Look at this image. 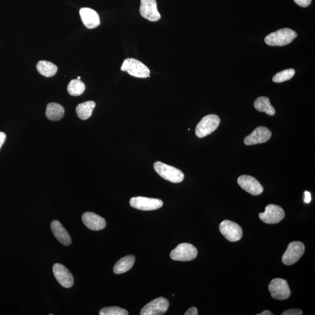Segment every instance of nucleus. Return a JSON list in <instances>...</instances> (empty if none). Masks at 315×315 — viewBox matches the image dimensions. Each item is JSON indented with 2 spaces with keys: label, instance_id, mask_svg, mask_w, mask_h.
<instances>
[{
  "label": "nucleus",
  "instance_id": "6",
  "mask_svg": "<svg viewBox=\"0 0 315 315\" xmlns=\"http://www.w3.org/2000/svg\"><path fill=\"white\" fill-rule=\"evenodd\" d=\"M305 252V245L298 241L290 243L282 257V262L285 265H292L298 262Z\"/></svg>",
  "mask_w": 315,
  "mask_h": 315
},
{
  "label": "nucleus",
  "instance_id": "3",
  "mask_svg": "<svg viewBox=\"0 0 315 315\" xmlns=\"http://www.w3.org/2000/svg\"><path fill=\"white\" fill-rule=\"evenodd\" d=\"M121 70L126 71L130 76L137 78L149 77L150 71L148 67L138 60L128 58L124 61Z\"/></svg>",
  "mask_w": 315,
  "mask_h": 315
},
{
  "label": "nucleus",
  "instance_id": "13",
  "mask_svg": "<svg viewBox=\"0 0 315 315\" xmlns=\"http://www.w3.org/2000/svg\"><path fill=\"white\" fill-rule=\"evenodd\" d=\"M238 184L247 192L253 196H258L263 192V188L255 178L249 175H242L238 179Z\"/></svg>",
  "mask_w": 315,
  "mask_h": 315
},
{
  "label": "nucleus",
  "instance_id": "27",
  "mask_svg": "<svg viewBox=\"0 0 315 315\" xmlns=\"http://www.w3.org/2000/svg\"><path fill=\"white\" fill-rule=\"evenodd\" d=\"M302 310L299 309H291L284 311L281 313L282 315H302Z\"/></svg>",
  "mask_w": 315,
  "mask_h": 315
},
{
  "label": "nucleus",
  "instance_id": "7",
  "mask_svg": "<svg viewBox=\"0 0 315 315\" xmlns=\"http://www.w3.org/2000/svg\"><path fill=\"white\" fill-rule=\"evenodd\" d=\"M268 290L271 296L275 299H287L291 295L287 281L282 278L273 279L268 285Z\"/></svg>",
  "mask_w": 315,
  "mask_h": 315
},
{
  "label": "nucleus",
  "instance_id": "22",
  "mask_svg": "<svg viewBox=\"0 0 315 315\" xmlns=\"http://www.w3.org/2000/svg\"><path fill=\"white\" fill-rule=\"evenodd\" d=\"M96 106L94 101H89L80 103L76 107L77 116L81 120H87L92 115Z\"/></svg>",
  "mask_w": 315,
  "mask_h": 315
},
{
  "label": "nucleus",
  "instance_id": "12",
  "mask_svg": "<svg viewBox=\"0 0 315 315\" xmlns=\"http://www.w3.org/2000/svg\"><path fill=\"white\" fill-rule=\"evenodd\" d=\"M53 272L57 281L63 287L70 288L73 287L74 285L73 275L63 264L60 263L54 264Z\"/></svg>",
  "mask_w": 315,
  "mask_h": 315
},
{
  "label": "nucleus",
  "instance_id": "2",
  "mask_svg": "<svg viewBox=\"0 0 315 315\" xmlns=\"http://www.w3.org/2000/svg\"><path fill=\"white\" fill-rule=\"evenodd\" d=\"M153 168L156 173L164 180L178 184L184 181L185 175L182 172L177 168L161 162H156L153 164Z\"/></svg>",
  "mask_w": 315,
  "mask_h": 315
},
{
  "label": "nucleus",
  "instance_id": "30",
  "mask_svg": "<svg viewBox=\"0 0 315 315\" xmlns=\"http://www.w3.org/2000/svg\"><path fill=\"white\" fill-rule=\"evenodd\" d=\"M6 139V134L5 132H0V149H1L4 143L5 142Z\"/></svg>",
  "mask_w": 315,
  "mask_h": 315
},
{
  "label": "nucleus",
  "instance_id": "15",
  "mask_svg": "<svg viewBox=\"0 0 315 315\" xmlns=\"http://www.w3.org/2000/svg\"><path fill=\"white\" fill-rule=\"evenodd\" d=\"M271 137V132L268 128L263 126L258 127L245 137L244 143L246 145L262 144L269 140Z\"/></svg>",
  "mask_w": 315,
  "mask_h": 315
},
{
  "label": "nucleus",
  "instance_id": "4",
  "mask_svg": "<svg viewBox=\"0 0 315 315\" xmlns=\"http://www.w3.org/2000/svg\"><path fill=\"white\" fill-rule=\"evenodd\" d=\"M220 119L216 114H209L200 120L196 128V134L199 138L208 135L219 126Z\"/></svg>",
  "mask_w": 315,
  "mask_h": 315
},
{
  "label": "nucleus",
  "instance_id": "23",
  "mask_svg": "<svg viewBox=\"0 0 315 315\" xmlns=\"http://www.w3.org/2000/svg\"><path fill=\"white\" fill-rule=\"evenodd\" d=\"M37 68L38 72L46 77L55 76L57 71V67L55 64L47 61H40L38 63Z\"/></svg>",
  "mask_w": 315,
  "mask_h": 315
},
{
  "label": "nucleus",
  "instance_id": "16",
  "mask_svg": "<svg viewBox=\"0 0 315 315\" xmlns=\"http://www.w3.org/2000/svg\"><path fill=\"white\" fill-rule=\"evenodd\" d=\"M82 220L86 227L93 231L102 230L106 225L104 218L94 213H85L82 215Z\"/></svg>",
  "mask_w": 315,
  "mask_h": 315
},
{
  "label": "nucleus",
  "instance_id": "11",
  "mask_svg": "<svg viewBox=\"0 0 315 315\" xmlns=\"http://www.w3.org/2000/svg\"><path fill=\"white\" fill-rule=\"evenodd\" d=\"M167 299L160 297L146 304L141 310V315H162L167 312L169 307Z\"/></svg>",
  "mask_w": 315,
  "mask_h": 315
},
{
  "label": "nucleus",
  "instance_id": "26",
  "mask_svg": "<svg viewBox=\"0 0 315 315\" xmlns=\"http://www.w3.org/2000/svg\"><path fill=\"white\" fill-rule=\"evenodd\" d=\"M100 315H127L128 311L120 307L110 306L103 307L99 312Z\"/></svg>",
  "mask_w": 315,
  "mask_h": 315
},
{
  "label": "nucleus",
  "instance_id": "31",
  "mask_svg": "<svg viewBox=\"0 0 315 315\" xmlns=\"http://www.w3.org/2000/svg\"><path fill=\"white\" fill-rule=\"evenodd\" d=\"M311 201V195L310 192L306 191L305 192V199H304V202L305 203H309Z\"/></svg>",
  "mask_w": 315,
  "mask_h": 315
},
{
  "label": "nucleus",
  "instance_id": "10",
  "mask_svg": "<svg viewBox=\"0 0 315 315\" xmlns=\"http://www.w3.org/2000/svg\"><path fill=\"white\" fill-rule=\"evenodd\" d=\"M285 217L283 209L280 206L269 205L266 206L264 213L259 214V218L264 223L275 224L280 223Z\"/></svg>",
  "mask_w": 315,
  "mask_h": 315
},
{
  "label": "nucleus",
  "instance_id": "1",
  "mask_svg": "<svg viewBox=\"0 0 315 315\" xmlns=\"http://www.w3.org/2000/svg\"><path fill=\"white\" fill-rule=\"evenodd\" d=\"M297 36L294 31L289 28H284L267 35L264 41L268 46H283L291 44Z\"/></svg>",
  "mask_w": 315,
  "mask_h": 315
},
{
  "label": "nucleus",
  "instance_id": "19",
  "mask_svg": "<svg viewBox=\"0 0 315 315\" xmlns=\"http://www.w3.org/2000/svg\"><path fill=\"white\" fill-rule=\"evenodd\" d=\"M135 262V256L128 255L123 257L114 265V273L116 274H123L131 269Z\"/></svg>",
  "mask_w": 315,
  "mask_h": 315
},
{
  "label": "nucleus",
  "instance_id": "18",
  "mask_svg": "<svg viewBox=\"0 0 315 315\" xmlns=\"http://www.w3.org/2000/svg\"><path fill=\"white\" fill-rule=\"evenodd\" d=\"M51 230L56 238L64 246L71 244V236L59 221L54 220L51 225Z\"/></svg>",
  "mask_w": 315,
  "mask_h": 315
},
{
  "label": "nucleus",
  "instance_id": "17",
  "mask_svg": "<svg viewBox=\"0 0 315 315\" xmlns=\"http://www.w3.org/2000/svg\"><path fill=\"white\" fill-rule=\"evenodd\" d=\"M80 14L82 23L86 28L94 29L98 27L100 23L98 14L94 10L89 8H82Z\"/></svg>",
  "mask_w": 315,
  "mask_h": 315
},
{
  "label": "nucleus",
  "instance_id": "20",
  "mask_svg": "<svg viewBox=\"0 0 315 315\" xmlns=\"http://www.w3.org/2000/svg\"><path fill=\"white\" fill-rule=\"evenodd\" d=\"M64 114V107L59 103L52 102L46 107V116L52 121L60 120Z\"/></svg>",
  "mask_w": 315,
  "mask_h": 315
},
{
  "label": "nucleus",
  "instance_id": "14",
  "mask_svg": "<svg viewBox=\"0 0 315 315\" xmlns=\"http://www.w3.org/2000/svg\"><path fill=\"white\" fill-rule=\"evenodd\" d=\"M139 13L143 18L151 22H156L161 19L156 0H141Z\"/></svg>",
  "mask_w": 315,
  "mask_h": 315
},
{
  "label": "nucleus",
  "instance_id": "29",
  "mask_svg": "<svg viewBox=\"0 0 315 315\" xmlns=\"http://www.w3.org/2000/svg\"><path fill=\"white\" fill-rule=\"evenodd\" d=\"M185 314V315H198V309H197L196 307H191V308H189L187 311H186Z\"/></svg>",
  "mask_w": 315,
  "mask_h": 315
},
{
  "label": "nucleus",
  "instance_id": "9",
  "mask_svg": "<svg viewBox=\"0 0 315 315\" xmlns=\"http://www.w3.org/2000/svg\"><path fill=\"white\" fill-rule=\"evenodd\" d=\"M130 205L135 209L152 211L161 208L163 206V202L160 199L139 196L131 198Z\"/></svg>",
  "mask_w": 315,
  "mask_h": 315
},
{
  "label": "nucleus",
  "instance_id": "32",
  "mask_svg": "<svg viewBox=\"0 0 315 315\" xmlns=\"http://www.w3.org/2000/svg\"><path fill=\"white\" fill-rule=\"evenodd\" d=\"M273 313L270 312V310H266L263 311L262 313L257 314V315H273Z\"/></svg>",
  "mask_w": 315,
  "mask_h": 315
},
{
  "label": "nucleus",
  "instance_id": "24",
  "mask_svg": "<svg viewBox=\"0 0 315 315\" xmlns=\"http://www.w3.org/2000/svg\"><path fill=\"white\" fill-rule=\"evenodd\" d=\"M85 85L83 82L79 80H73L67 86V91L71 95L77 96L83 94Z\"/></svg>",
  "mask_w": 315,
  "mask_h": 315
},
{
  "label": "nucleus",
  "instance_id": "33",
  "mask_svg": "<svg viewBox=\"0 0 315 315\" xmlns=\"http://www.w3.org/2000/svg\"><path fill=\"white\" fill-rule=\"evenodd\" d=\"M80 79H81L80 77H78L77 80H80Z\"/></svg>",
  "mask_w": 315,
  "mask_h": 315
},
{
  "label": "nucleus",
  "instance_id": "28",
  "mask_svg": "<svg viewBox=\"0 0 315 315\" xmlns=\"http://www.w3.org/2000/svg\"><path fill=\"white\" fill-rule=\"evenodd\" d=\"M293 1L297 5L305 8V7H308L310 5L312 0H293Z\"/></svg>",
  "mask_w": 315,
  "mask_h": 315
},
{
  "label": "nucleus",
  "instance_id": "5",
  "mask_svg": "<svg viewBox=\"0 0 315 315\" xmlns=\"http://www.w3.org/2000/svg\"><path fill=\"white\" fill-rule=\"evenodd\" d=\"M197 256L198 250L195 246L188 243H181L170 254L172 259L182 262L194 260Z\"/></svg>",
  "mask_w": 315,
  "mask_h": 315
},
{
  "label": "nucleus",
  "instance_id": "25",
  "mask_svg": "<svg viewBox=\"0 0 315 315\" xmlns=\"http://www.w3.org/2000/svg\"><path fill=\"white\" fill-rule=\"evenodd\" d=\"M295 74V71L292 69L285 70L275 74L273 78V81L276 83H281L289 80Z\"/></svg>",
  "mask_w": 315,
  "mask_h": 315
},
{
  "label": "nucleus",
  "instance_id": "8",
  "mask_svg": "<svg viewBox=\"0 0 315 315\" xmlns=\"http://www.w3.org/2000/svg\"><path fill=\"white\" fill-rule=\"evenodd\" d=\"M220 231L228 241L237 242L243 236L242 229L233 221L224 220L220 225Z\"/></svg>",
  "mask_w": 315,
  "mask_h": 315
},
{
  "label": "nucleus",
  "instance_id": "21",
  "mask_svg": "<svg viewBox=\"0 0 315 315\" xmlns=\"http://www.w3.org/2000/svg\"><path fill=\"white\" fill-rule=\"evenodd\" d=\"M254 106L259 112L266 113L268 115L274 116L275 114V109L271 105L270 99L266 96H261L257 98L254 102Z\"/></svg>",
  "mask_w": 315,
  "mask_h": 315
}]
</instances>
